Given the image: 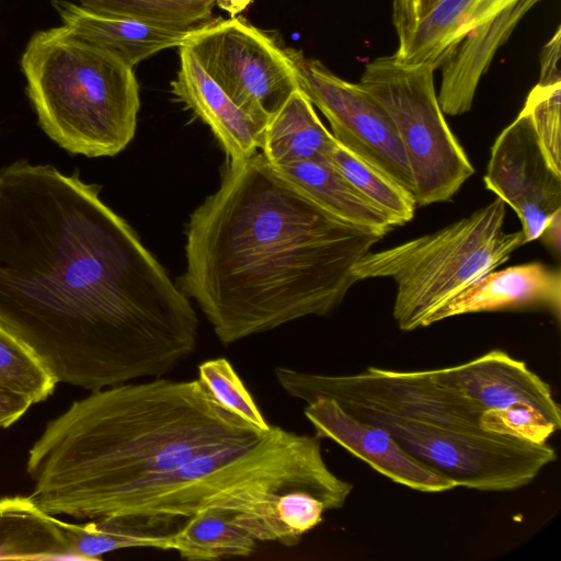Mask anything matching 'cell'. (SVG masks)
Segmentation results:
<instances>
[{
  "label": "cell",
  "mask_w": 561,
  "mask_h": 561,
  "mask_svg": "<svg viewBox=\"0 0 561 561\" xmlns=\"http://www.w3.org/2000/svg\"><path fill=\"white\" fill-rule=\"evenodd\" d=\"M0 327L90 391L170 374L198 336L188 297L100 186L25 160L0 170Z\"/></svg>",
  "instance_id": "6da1fadb"
},
{
  "label": "cell",
  "mask_w": 561,
  "mask_h": 561,
  "mask_svg": "<svg viewBox=\"0 0 561 561\" xmlns=\"http://www.w3.org/2000/svg\"><path fill=\"white\" fill-rule=\"evenodd\" d=\"M185 236L179 287L225 345L332 312L381 239L330 215L259 152L228 160Z\"/></svg>",
  "instance_id": "7a4b0ae2"
},
{
  "label": "cell",
  "mask_w": 561,
  "mask_h": 561,
  "mask_svg": "<svg viewBox=\"0 0 561 561\" xmlns=\"http://www.w3.org/2000/svg\"><path fill=\"white\" fill-rule=\"evenodd\" d=\"M266 432L221 407L199 379L103 388L75 401L33 444L31 495L54 516L123 517L193 456L254 444Z\"/></svg>",
  "instance_id": "3957f363"
},
{
  "label": "cell",
  "mask_w": 561,
  "mask_h": 561,
  "mask_svg": "<svg viewBox=\"0 0 561 561\" xmlns=\"http://www.w3.org/2000/svg\"><path fill=\"white\" fill-rule=\"evenodd\" d=\"M353 485L328 467L319 438L271 425L254 444L191 482L171 486L125 516L150 531L174 534L194 513L226 512L259 541L296 546Z\"/></svg>",
  "instance_id": "277c9868"
},
{
  "label": "cell",
  "mask_w": 561,
  "mask_h": 561,
  "mask_svg": "<svg viewBox=\"0 0 561 561\" xmlns=\"http://www.w3.org/2000/svg\"><path fill=\"white\" fill-rule=\"evenodd\" d=\"M39 125L58 146L115 156L135 136L140 107L134 68L65 26L35 33L21 58Z\"/></svg>",
  "instance_id": "5b68a950"
},
{
  "label": "cell",
  "mask_w": 561,
  "mask_h": 561,
  "mask_svg": "<svg viewBox=\"0 0 561 561\" xmlns=\"http://www.w3.org/2000/svg\"><path fill=\"white\" fill-rule=\"evenodd\" d=\"M506 204L496 197L438 231L381 251L353 267L357 280L388 277L397 284L392 316L402 331L427 327L449 299L504 264L525 243L520 231L503 229Z\"/></svg>",
  "instance_id": "8992f818"
},
{
  "label": "cell",
  "mask_w": 561,
  "mask_h": 561,
  "mask_svg": "<svg viewBox=\"0 0 561 561\" xmlns=\"http://www.w3.org/2000/svg\"><path fill=\"white\" fill-rule=\"evenodd\" d=\"M541 0H437L392 54L407 64L440 68L442 111L467 113L483 75L526 13Z\"/></svg>",
  "instance_id": "52a82bcc"
},
{
  "label": "cell",
  "mask_w": 561,
  "mask_h": 561,
  "mask_svg": "<svg viewBox=\"0 0 561 561\" xmlns=\"http://www.w3.org/2000/svg\"><path fill=\"white\" fill-rule=\"evenodd\" d=\"M358 85L381 104L396 126L416 205L450 201L474 168L440 108L434 68L381 56L365 65Z\"/></svg>",
  "instance_id": "ba28073f"
},
{
  "label": "cell",
  "mask_w": 561,
  "mask_h": 561,
  "mask_svg": "<svg viewBox=\"0 0 561 561\" xmlns=\"http://www.w3.org/2000/svg\"><path fill=\"white\" fill-rule=\"evenodd\" d=\"M183 44L233 103L262 127L298 89L285 47L242 18L209 21Z\"/></svg>",
  "instance_id": "9c48e42d"
},
{
  "label": "cell",
  "mask_w": 561,
  "mask_h": 561,
  "mask_svg": "<svg viewBox=\"0 0 561 561\" xmlns=\"http://www.w3.org/2000/svg\"><path fill=\"white\" fill-rule=\"evenodd\" d=\"M298 89L329 121L339 144L413 194L409 161L387 111L368 92L335 76L320 60L285 47Z\"/></svg>",
  "instance_id": "30bf717a"
},
{
  "label": "cell",
  "mask_w": 561,
  "mask_h": 561,
  "mask_svg": "<svg viewBox=\"0 0 561 561\" xmlns=\"http://www.w3.org/2000/svg\"><path fill=\"white\" fill-rule=\"evenodd\" d=\"M465 393L480 408L485 431L547 443L561 427V410L550 385L525 362L492 350L449 366Z\"/></svg>",
  "instance_id": "8fae6325"
},
{
  "label": "cell",
  "mask_w": 561,
  "mask_h": 561,
  "mask_svg": "<svg viewBox=\"0 0 561 561\" xmlns=\"http://www.w3.org/2000/svg\"><path fill=\"white\" fill-rule=\"evenodd\" d=\"M483 180L517 214L525 243L539 239L561 213V175L549 167L522 112L496 137Z\"/></svg>",
  "instance_id": "7c38bea8"
},
{
  "label": "cell",
  "mask_w": 561,
  "mask_h": 561,
  "mask_svg": "<svg viewBox=\"0 0 561 561\" xmlns=\"http://www.w3.org/2000/svg\"><path fill=\"white\" fill-rule=\"evenodd\" d=\"M317 438H328L396 483L426 493L445 492L455 483L423 463L382 427L358 420L328 397H317L304 408Z\"/></svg>",
  "instance_id": "4fadbf2b"
},
{
  "label": "cell",
  "mask_w": 561,
  "mask_h": 561,
  "mask_svg": "<svg viewBox=\"0 0 561 561\" xmlns=\"http://www.w3.org/2000/svg\"><path fill=\"white\" fill-rule=\"evenodd\" d=\"M541 309L561 316V273L540 262L491 271L439 307L427 327L476 312Z\"/></svg>",
  "instance_id": "5bb4252c"
},
{
  "label": "cell",
  "mask_w": 561,
  "mask_h": 561,
  "mask_svg": "<svg viewBox=\"0 0 561 561\" xmlns=\"http://www.w3.org/2000/svg\"><path fill=\"white\" fill-rule=\"evenodd\" d=\"M179 48L180 68L171 82L173 95L210 128L228 160L257 152L264 127L233 103L187 46Z\"/></svg>",
  "instance_id": "9a60e30c"
},
{
  "label": "cell",
  "mask_w": 561,
  "mask_h": 561,
  "mask_svg": "<svg viewBox=\"0 0 561 561\" xmlns=\"http://www.w3.org/2000/svg\"><path fill=\"white\" fill-rule=\"evenodd\" d=\"M51 4L62 26L76 37L113 54L131 68L160 50L180 47L196 30L100 14L66 0H51Z\"/></svg>",
  "instance_id": "2e32d148"
},
{
  "label": "cell",
  "mask_w": 561,
  "mask_h": 561,
  "mask_svg": "<svg viewBox=\"0 0 561 561\" xmlns=\"http://www.w3.org/2000/svg\"><path fill=\"white\" fill-rule=\"evenodd\" d=\"M273 168L313 203L347 225L381 238L397 227L328 160H308Z\"/></svg>",
  "instance_id": "e0dca14e"
},
{
  "label": "cell",
  "mask_w": 561,
  "mask_h": 561,
  "mask_svg": "<svg viewBox=\"0 0 561 561\" xmlns=\"http://www.w3.org/2000/svg\"><path fill=\"white\" fill-rule=\"evenodd\" d=\"M61 523L32 495L0 497V560H77Z\"/></svg>",
  "instance_id": "ac0fdd59"
},
{
  "label": "cell",
  "mask_w": 561,
  "mask_h": 561,
  "mask_svg": "<svg viewBox=\"0 0 561 561\" xmlns=\"http://www.w3.org/2000/svg\"><path fill=\"white\" fill-rule=\"evenodd\" d=\"M335 145L312 103L297 89L265 125L260 149L270 165L279 167L328 160Z\"/></svg>",
  "instance_id": "d6986e66"
},
{
  "label": "cell",
  "mask_w": 561,
  "mask_h": 561,
  "mask_svg": "<svg viewBox=\"0 0 561 561\" xmlns=\"http://www.w3.org/2000/svg\"><path fill=\"white\" fill-rule=\"evenodd\" d=\"M561 27L540 53L539 81L529 92L522 113L528 118L549 167L561 175Z\"/></svg>",
  "instance_id": "ffe728a7"
},
{
  "label": "cell",
  "mask_w": 561,
  "mask_h": 561,
  "mask_svg": "<svg viewBox=\"0 0 561 561\" xmlns=\"http://www.w3.org/2000/svg\"><path fill=\"white\" fill-rule=\"evenodd\" d=\"M173 549L188 561L250 557L257 541L224 511L205 508L185 519L172 535Z\"/></svg>",
  "instance_id": "44dd1931"
},
{
  "label": "cell",
  "mask_w": 561,
  "mask_h": 561,
  "mask_svg": "<svg viewBox=\"0 0 561 561\" xmlns=\"http://www.w3.org/2000/svg\"><path fill=\"white\" fill-rule=\"evenodd\" d=\"M328 161L364 196L378 206L396 226L413 219L414 195L336 141Z\"/></svg>",
  "instance_id": "7402d4cb"
},
{
  "label": "cell",
  "mask_w": 561,
  "mask_h": 561,
  "mask_svg": "<svg viewBox=\"0 0 561 561\" xmlns=\"http://www.w3.org/2000/svg\"><path fill=\"white\" fill-rule=\"evenodd\" d=\"M77 560H100L103 554L123 548L172 550V535L134 528L118 518L89 519L82 524L61 523Z\"/></svg>",
  "instance_id": "603a6c76"
},
{
  "label": "cell",
  "mask_w": 561,
  "mask_h": 561,
  "mask_svg": "<svg viewBox=\"0 0 561 561\" xmlns=\"http://www.w3.org/2000/svg\"><path fill=\"white\" fill-rule=\"evenodd\" d=\"M80 5L105 15L152 24L197 28L210 21L215 0H78Z\"/></svg>",
  "instance_id": "cb8c5ba5"
},
{
  "label": "cell",
  "mask_w": 561,
  "mask_h": 561,
  "mask_svg": "<svg viewBox=\"0 0 561 561\" xmlns=\"http://www.w3.org/2000/svg\"><path fill=\"white\" fill-rule=\"evenodd\" d=\"M56 385L32 351L0 327V389L22 396L34 404L45 401Z\"/></svg>",
  "instance_id": "d4e9b609"
},
{
  "label": "cell",
  "mask_w": 561,
  "mask_h": 561,
  "mask_svg": "<svg viewBox=\"0 0 561 561\" xmlns=\"http://www.w3.org/2000/svg\"><path fill=\"white\" fill-rule=\"evenodd\" d=\"M198 379L221 407L261 431L266 432L271 427L227 358L203 362L198 366Z\"/></svg>",
  "instance_id": "484cf974"
},
{
  "label": "cell",
  "mask_w": 561,
  "mask_h": 561,
  "mask_svg": "<svg viewBox=\"0 0 561 561\" xmlns=\"http://www.w3.org/2000/svg\"><path fill=\"white\" fill-rule=\"evenodd\" d=\"M437 0H393L392 16L400 36L423 19Z\"/></svg>",
  "instance_id": "4316f807"
},
{
  "label": "cell",
  "mask_w": 561,
  "mask_h": 561,
  "mask_svg": "<svg viewBox=\"0 0 561 561\" xmlns=\"http://www.w3.org/2000/svg\"><path fill=\"white\" fill-rule=\"evenodd\" d=\"M31 405V401L26 398L0 389V428L15 423Z\"/></svg>",
  "instance_id": "83f0119b"
},
{
  "label": "cell",
  "mask_w": 561,
  "mask_h": 561,
  "mask_svg": "<svg viewBox=\"0 0 561 561\" xmlns=\"http://www.w3.org/2000/svg\"><path fill=\"white\" fill-rule=\"evenodd\" d=\"M539 239L557 255L561 250V213L557 214L543 228Z\"/></svg>",
  "instance_id": "f1b7e54d"
},
{
  "label": "cell",
  "mask_w": 561,
  "mask_h": 561,
  "mask_svg": "<svg viewBox=\"0 0 561 561\" xmlns=\"http://www.w3.org/2000/svg\"><path fill=\"white\" fill-rule=\"evenodd\" d=\"M253 0H215V3L231 18L241 13Z\"/></svg>",
  "instance_id": "f546056e"
}]
</instances>
